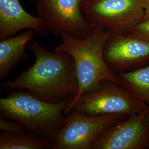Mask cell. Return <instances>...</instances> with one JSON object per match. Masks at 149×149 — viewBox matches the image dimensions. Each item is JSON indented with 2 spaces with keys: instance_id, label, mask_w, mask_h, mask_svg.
Segmentation results:
<instances>
[{
  "instance_id": "obj_3",
  "label": "cell",
  "mask_w": 149,
  "mask_h": 149,
  "mask_svg": "<svg viewBox=\"0 0 149 149\" xmlns=\"http://www.w3.org/2000/svg\"><path fill=\"white\" fill-rule=\"evenodd\" d=\"M71 102L50 103L22 90L0 99L1 116L20 123L29 133L54 141L64 125Z\"/></svg>"
},
{
  "instance_id": "obj_18",
  "label": "cell",
  "mask_w": 149,
  "mask_h": 149,
  "mask_svg": "<svg viewBox=\"0 0 149 149\" xmlns=\"http://www.w3.org/2000/svg\"><path fill=\"white\" fill-rule=\"evenodd\" d=\"M148 117H149V113H148Z\"/></svg>"
},
{
  "instance_id": "obj_8",
  "label": "cell",
  "mask_w": 149,
  "mask_h": 149,
  "mask_svg": "<svg viewBox=\"0 0 149 149\" xmlns=\"http://www.w3.org/2000/svg\"><path fill=\"white\" fill-rule=\"evenodd\" d=\"M149 109L129 116L103 132L91 149H149Z\"/></svg>"
},
{
  "instance_id": "obj_4",
  "label": "cell",
  "mask_w": 149,
  "mask_h": 149,
  "mask_svg": "<svg viewBox=\"0 0 149 149\" xmlns=\"http://www.w3.org/2000/svg\"><path fill=\"white\" fill-rule=\"evenodd\" d=\"M148 109L149 105L135 98L117 83L104 81L97 90L80 96L66 110L65 114L76 111L92 116L103 114L129 116Z\"/></svg>"
},
{
  "instance_id": "obj_6",
  "label": "cell",
  "mask_w": 149,
  "mask_h": 149,
  "mask_svg": "<svg viewBox=\"0 0 149 149\" xmlns=\"http://www.w3.org/2000/svg\"><path fill=\"white\" fill-rule=\"evenodd\" d=\"M146 0H84L87 19L112 34L128 32L143 20Z\"/></svg>"
},
{
  "instance_id": "obj_10",
  "label": "cell",
  "mask_w": 149,
  "mask_h": 149,
  "mask_svg": "<svg viewBox=\"0 0 149 149\" xmlns=\"http://www.w3.org/2000/svg\"><path fill=\"white\" fill-rule=\"evenodd\" d=\"M23 30H32L43 37L49 33L43 21L26 11L21 0H0V40Z\"/></svg>"
},
{
  "instance_id": "obj_13",
  "label": "cell",
  "mask_w": 149,
  "mask_h": 149,
  "mask_svg": "<svg viewBox=\"0 0 149 149\" xmlns=\"http://www.w3.org/2000/svg\"><path fill=\"white\" fill-rule=\"evenodd\" d=\"M53 140L28 133L25 135L2 132L0 134V149H51Z\"/></svg>"
},
{
  "instance_id": "obj_12",
  "label": "cell",
  "mask_w": 149,
  "mask_h": 149,
  "mask_svg": "<svg viewBox=\"0 0 149 149\" xmlns=\"http://www.w3.org/2000/svg\"><path fill=\"white\" fill-rule=\"evenodd\" d=\"M117 83L135 98L149 106V64L117 74Z\"/></svg>"
},
{
  "instance_id": "obj_5",
  "label": "cell",
  "mask_w": 149,
  "mask_h": 149,
  "mask_svg": "<svg viewBox=\"0 0 149 149\" xmlns=\"http://www.w3.org/2000/svg\"><path fill=\"white\" fill-rule=\"evenodd\" d=\"M84 0H40L37 2V16L48 32L55 36L63 34L87 37L97 26L89 21L82 10Z\"/></svg>"
},
{
  "instance_id": "obj_14",
  "label": "cell",
  "mask_w": 149,
  "mask_h": 149,
  "mask_svg": "<svg viewBox=\"0 0 149 149\" xmlns=\"http://www.w3.org/2000/svg\"><path fill=\"white\" fill-rule=\"evenodd\" d=\"M0 130L2 132L23 135L29 133L20 123L2 116L0 117Z\"/></svg>"
},
{
  "instance_id": "obj_16",
  "label": "cell",
  "mask_w": 149,
  "mask_h": 149,
  "mask_svg": "<svg viewBox=\"0 0 149 149\" xmlns=\"http://www.w3.org/2000/svg\"><path fill=\"white\" fill-rule=\"evenodd\" d=\"M143 20L149 21V0H146Z\"/></svg>"
},
{
  "instance_id": "obj_1",
  "label": "cell",
  "mask_w": 149,
  "mask_h": 149,
  "mask_svg": "<svg viewBox=\"0 0 149 149\" xmlns=\"http://www.w3.org/2000/svg\"><path fill=\"white\" fill-rule=\"evenodd\" d=\"M35 57L29 69L15 79L1 82L8 89L26 91L38 99L50 103L71 101L79 90L74 59L66 53L50 51L37 41L27 45Z\"/></svg>"
},
{
  "instance_id": "obj_15",
  "label": "cell",
  "mask_w": 149,
  "mask_h": 149,
  "mask_svg": "<svg viewBox=\"0 0 149 149\" xmlns=\"http://www.w3.org/2000/svg\"><path fill=\"white\" fill-rule=\"evenodd\" d=\"M127 33L149 42V21L140 22Z\"/></svg>"
},
{
  "instance_id": "obj_9",
  "label": "cell",
  "mask_w": 149,
  "mask_h": 149,
  "mask_svg": "<svg viewBox=\"0 0 149 149\" xmlns=\"http://www.w3.org/2000/svg\"><path fill=\"white\" fill-rule=\"evenodd\" d=\"M109 68L116 74L149 64V42L128 33L111 34L103 50Z\"/></svg>"
},
{
  "instance_id": "obj_2",
  "label": "cell",
  "mask_w": 149,
  "mask_h": 149,
  "mask_svg": "<svg viewBox=\"0 0 149 149\" xmlns=\"http://www.w3.org/2000/svg\"><path fill=\"white\" fill-rule=\"evenodd\" d=\"M111 34L109 29L97 26L87 37L66 34L60 36L61 42L54 50L66 53L74 59L79 84L77 94L66 109L84 93L97 90L103 81L117 83V74L109 68L103 55L105 44Z\"/></svg>"
},
{
  "instance_id": "obj_7",
  "label": "cell",
  "mask_w": 149,
  "mask_h": 149,
  "mask_svg": "<svg viewBox=\"0 0 149 149\" xmlns=\"http://www.w3.org/2000/svg\"><path fill=\"white\" fill-rule=\"evenodd\" d=\"M127 117L123 114L92 116L71 111L66 115L51 149H91L103 132Z\"/></svg>"
},
{
  "instance_id": "obj_17",
  "label": "cell",
  "mask_w": 149,
  "mask_h": 149,
  "mask_svg": "<svg viewBox=\"0 0 149 149\" xmlns=\"http://www.w3.org/2000/svg\"><path fill=\"white\" fill-rule=\"evenodd\" d=\"M28 1H29V2H33V1H40V0H28Z\"/></svg>"
},
{
  "instance_id": "obj_11",
  "label": "cell",
  "mask_w": 149,
  "mask_h": 149,
  "mask_svg": "<svg viewBox=\"0 0 149 149\" xmlns=\"http://www.w3.org/2000/svg\"><path fill=\"white\" fill-rule=\"evenodd\" d=\"M36 32L26 30L21 34L0 42V79L3 80L17 65L26 60L29 55L26 52L27 45Z\"/></svg>"
}]
</instances>
